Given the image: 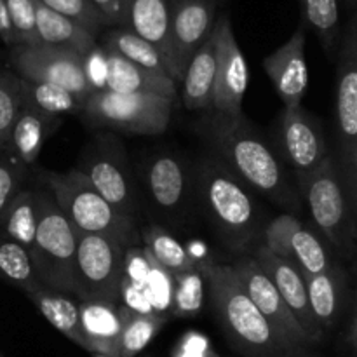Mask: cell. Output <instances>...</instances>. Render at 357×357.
Returning a JSON list of instances; mask_svg holds the SVG:
<instances>
[{
	"mask_svg": "<svg viewBox=\"0 0 357 357\" xmlns=\"http://www.w3.org/2000/svg\"><path fill=\"white\" fill-rule=\"evenodd\" d=\"M20 45L40 44L37 31V0H6Z\"/></svg>",
	"mask_w": 357,
	"mask_h": 357,
	"instance_id": "cell-37",
	"label": "cell"
},
{
	"mask_svg": "<svg viewBox=\"0 0 357 357\" xmlns=\"http://www.w3.org/2000/svg\"><path fill=\"white\" fill-rule=\"evenodd\" d=\"M0 357H3V356H2V354H0Z\"/></svg>",
	"mask_w": 357,
	"mask_h": 357,
	"instance_id": "cell-49",
	"label": "cell"
},
{
	"mask_svg": "<svg viewBox=\"0 0 357 357\" xmlns=\"http://www.w3.org/2000/svg\"><path fill=\"white\" fill-rule=\"evenodd\" d=\"M209 261H204L192 271L173 275V302H171V316L187 317L197 316L204 307L206 291H209Z\"/></svg>",
	"mask_w": 357,
	"mask_h": 357,
	"instance_id": "cell-30",
	"label": "cell"
},
{
	"mask_svg": "<svg viewBox=\"0 0 357 357\" xmlns=\"http://www.w3.org/2000/svg\"><path fill=\"white\" fill-rule=\"evenodd\" d=\"M171 2H178V0H171Z\"/></svg>",
	"mask_w": 357,
	"mask_h": 357,
	"instance_id": "cell-48",
	"label": "cell"
},
{
	"mask_svg": "<svg viewBox=\"0 0 357 357\" xmlns=\"http://www.w3.org/2000/svg\"><path fill=\"white\" fill-rule=\"evenodd\" d=\"M143 250L169 274L192 271L204 261H199L180 241L159 225H146L142 230Z\"/></svg>",
	"mask_w": 357,
	"mask_h": 357,
	"instance_id": "cell-28",
	"label": "cell"
},
{
	"mask_svg": "<svg viewBox=\"0 0 357 357\" xmlns=\"http://www.w3.org/2000/svg\"><path fill=\"white\" fill-rule=\"evenodd\" d=\"M23 103V79L10 68V65L0 63V153L6 152L10 131Z\"/></svg>",
	"mask_w": 357,
	"mask_h": 357,
	"instance_id": "cell-35",
	"label": "cell"
},
{
	"mask_svg": "<svg viewBox=\"0 0 357 357\" xmlns=\"http://www.w3.org/2000/svg\"><path fill=\"white\" fill-rule=\"evenodd\" d=\"M202 132L216 155L251 190L291 211L300 208L302 195L293 188L281 160L251 129L244 115L225 117L213 112L202 122Z\"/></svg>",
	"mask_w": 357,
	"mask_h": 357,
	"instance_id": "cell-1",
	"label": "cell"
},
{
	"mask_svg": "<svg viewBox=\"0 0 357 357\" xmlns=\"http://www.w3.org/2000/svg\"><path fill=\"white\" fill-rule=\"evenodd\" d=\"M351 344L354 347V351L357 352V307H356V314L354 319H352V326H351Z\"/></svg>",
	"mask_w": 357,
	"mask_h": 357,
	"instance_id": "cell-44",
	"label": "cell"
},
{
	"mask_svg": "<svg viewBox=\"0 0 357 357\" xmlns=\"http://www.w3.org/2000/svg\"><path fill=\"white\" fill-rule=\"evenodd\" d=\"M349 195H351V201L352 206H354V211H356V218H357V162H356V171H354V178H352L351 185H349Z\"/></svg>",
	"mask_w": 357,
	"mask_h": 357,
	"instance_id": "cell-43",
	"label": "cell"
},
{
	"mask_svg": "<svg viewBox=\"0 0 357 357\" xmlns=\"http://www.w3.org/2000/svg\"><path fill=\"white\" fill-rule=\"evenodd\" d=\"M296 185L314 227L344 260L357 255V218L351 195L333 155L316 171L296 176Z\"/></svg>",
	"mask_w": 357,
	"mask_h": 357,
	"instance_id": "cell-5",
	"label": "cell"
},
{
	"mask_svg": "<svg viewBox=\"0 0 357 357\" xmlns=\"http://www.w3.org/2000/svg\"><path fill=\"white\" fill-rule=\"evenodd\" d=\"M275 143L296 176L312 173L331 155L323 129L302 107L282 110Z\"/></svg>",
	"mask_w": 357,
	"mask_h": 357,
	"instance_id": "cell-14",
	"label": "cell"
},
{
	"mask_svg": "<svg viewBox=\"0 0 357 357\" xmlns=\"http://www.w3.org/2000/svg\"><path fill=\"white\" fill-rule=\"evenodd\" d=\"M261 244L278 257L296 265L305 278L323 274L340 264L323 234L310 229L293 213H284L271 220L265 227Z\"/></svg>",
	"mask_w": 357,
	"mask_h": 357,
	"instance_id": "cell-10",
	"label": "cell"
},
{
	"mask_svg": "<svg viewBox=\"0 0 357 357\" xmlns=\"http://www.w3.org/2000/svg\"><path fill=\"white\" fill-rule=\"evenodd\" d=\"M28 167L6 152L0 153V215L9 202L24 188Z\"/></svg>",
	"mask_w": 357,
	"mask_h": 357,
	"instance_id": "cell-38",
	"label": "cell"
},
{
	"mask_svg": "<svg viewBox=\"0 0 357 357\" xmlns=\"http://www.w3.org/2000/svg\"><path fill=\"white\" fill-rule=\"evenodd\" d=\"M345 2H347L351 7H354L356 3H357V0H345Z\"/></svg>",
	"mask_w": 357,
	"mask_h": 357,
	"instance_id": "cell-46",
	"label": "cell"
},
{
	"mask_svg": "<svg viewBox=\"0 0 357 357\" xmlns=\"http://www.w3.org/2000/svg\"><path fill=\"white\" fill-rule=\"evenodd\" d=\"M174 357H216L211 342L197 331H188L178 344Z\"/></svg>",
	"mask_w": 357,
	"mask_h": 357,
	"instance_id": "cell-40",
	"label": "cell"
},
{
	"mask_svg": "<svg viewBox=\"0 0 357 357\" xmlns=\"http://www.w3.org/2000/svg\"><path fill=\"white\" fill-rule=\"evenodd\" d=\"M230 265H232L237 279L244 286L250 298L253 300L258 310L264 314L265 319L274 326V330L295 347H305L309 344L305 331L302 330L289 307L286 305L284 298L275 288L274 281L268 278L261 265L255 260L253 255H250V257L243 255Z\"/></svg>",
	"mask_w": 357,
	"mask_h": 357,
	"instance_id": "cell-13",
	"label": "cell"
},
{
	"mask_svg": "<svg viewBox=\"0 0 357 357\" xmlns=\"http://www.w3.org/2000/svg\"><path fill=\"white\" fill-rule=\"evenodd\" d=\"M174 100L155 94L93 93L82 108V121L94 129H114L153 136L169 128Z\"/></svg>",
	"mask_w": 357,
	"mask_h": 357,
	"instance_id": "cell-7",
	"label": "cell"
},
{
	"mask_svg": "<svg viewBox=\"0 0 357 357\" xmlns=\"http://www.w3.org/2000/svg\"><path fill=\"white\" fill-rule=\"evenodd\" d=\"M40 181L79 234L107 236L128 248H138L142 243V230L136 227L135 218L117 211L91 187L77 167L68 173L42 171Z\"/></svg>",
	"mask_w": 357,
	"mask_h": 357,
	"instance_id": "cell-4",
	"label": "cell"
},
{
	"mask_svg": "<svg viewBox=\"0 0 357 357\" xmlns=\"http://www.w3.org/2000/svg\"><path fill=\"white\" fill-rule=\"evenodd\" d=\"M82 68L91 93L107 91L110 59H108V51L103 44H96L82 56Z\"/></svg>",
	"mask_w": 357,
	"mask_h": 357,
	"instance_id": "cell-39",
	"label": "cell"
},
{
	"mask_svg": "<svg viewBox=\"0 0 357 357\" xmlns=\"http://www.w3.org/2000/svg\"><path fill=\"white\" fill-rule=\"evenodd\" d=\"M131 248L98 234H79L77 298L121 300Z\"/></svg>",
	"mask_w": 357,
	"mask_h": 357,
	"instance_id": "cell-8",
	"label": "cell"
},
{
	"mask_svg": "<svg viewBox=\"0 0 357 357\" xmlns=\"http://www.w3.org/2000/svg\"><path fill=\"white\" fill-rule=\"evenodd\" d=\"M93 357H112V356H105V354H93Z\"/></svg>",
	"mask_w": 357,
	"mask_h": 357,
	"instance_id": "cell-47",
	"label": "cell"
},
{
	"mask_svg": "<svg viewBox=\"0 0 357 357\" xmlns=\"http://www.w3.org/2000/svg\"><path fill=\"white\" fill-rule=\"evenodd\" d=\"M310 305L319 326L324 331L331 330L338 323L345 307L349 291V278L340 264L330 271L307 278Z\"/></svg>",
	"mask_w": 357,
	"mask_h": 357,
	"instance_id": "cell-24",
	"label": "cell"
},
{
	"mask_svg": "<svg viewBox=\"0 0 357 357\" xmlns=\"http://www.w3.org/2000/svg\"><path fill=\"white\" fill-rule=\"evenodd\" d=\"M107 51L108 59H110V75H108L107 91L117 94H155V96L176 100L178 82L173 77L162 75V73L135 65L119 52L112 51L110 47H107Z\"/></svg>",
	"mask_w": 357,
	"mask_h": 357,
	"instance_id": "cell-22",
	"label": "cell"
},
{
	"mask_svg": "<svg viewBox=\"0 0 357 357\" xmlns=\"http://www.w3.org/2000/svg\"><path fill=\"white\" fill-rule=\"evenodd\" d=\"M38 216V188H23L0 215V236L21 244L31 253L37 237Z\"/></svg>",
	"mask_w": 357,
	"mask_h": 357,
	"instance_id": "cell-27",
	"label": "cell"
},
{
	"mask_svg": "<svg viewBox=\"0 0 357 357\" xmlns=\"http://www.w3.org/2000/svg\"><path fill=\"white\" fill-rule=\"evenodd\" d=\"M145 183L157 209L166 215H178L195 192V173L176 153L160 152L150 157L146 164Z\"/></svg>",
	"mask_w": 357,
	"mask_h": 357,
	"instance_id": "cell-18",
	"label": "cell"
},
{
	"mask_svg": "<svg viewBox=\"0 0 357 357\" xmlns=\"http://www.w3.org/2000/svg\"><path fill=\"white\" fill-rule=\"evenodd\" d=\"M37 31L40 44L68 49V51L79 52L80 56L86 54L98 44L96 35L93 31L70 17L61 16L49 7L42 6L40 2H37Z\"/></svg>",
	"mask_w": 357,
	"mask_h": 357,
	"instance_id": "cell-26",
	"label": "cell"
},
{
	"mask_svg": "<svg viewBox=\"0 0 357 357\" xmlns=\"http://www.w3.org/2000/svg\"><path fill=\"white\" fill-rule=\"evenodd\" d=\"M0 40L7 45V49H13L16 45H20L16 31H14L13 21H10L6 0H0Z\"/></svg>",
	"mask_w": 357,
	"mask_h": 357,
	"instance_id": "cell-42",
	"label": "cell"
},
{
	"mask_svg": "<svg viewBox=\"0 0 357 357\" xmlns=\"http://www.w3.org/2000/svg\"><path fill=\"white\" fill-rule=\"evenodd\" d=\"M171 16V0H126L122 28H128L129 31L155 45L169 63Z\"/></svg>",
	"mask_w": 357,
	"mask_h": 357,
	"instance_id": "cell-21",
	"label": "cell"
},
{
	"mask_svg": "<svg viewBox=\"0 0 357 357\" xmlns=\"http://www.w3.org/2000/svg\"><path fill=\"white\" fill-rule=\"evenodd\" d=\"M91 2L100 10L107 24H119V26H122L126 0H91Z\"/></svg>",
	"mask_w": 357,
	"mask_h": 357,
	"instance_id": "cell-41",
	"label": "cell"
},
{
	"mask_svg": "<svg viewBox=\"0 0 357 357\" xmlns=\"http://www.w3.org/2000/svg\"><path fill=\"white\" fill-rule=\"evenodd\" d=\"M26 296L52 328H56L68 340L84 349L82 328H80V300L44 284H38L37 288L28 291Z\"/></svg>",
	"mask_w": 357,
	"mask_h": 357,
	"instance_id": "cell-25",
	"label": "cell"
},
{
	"mask_svg": "<svg viewBox=\"0 0 357 357\" xmlns=\"http://www.w3.org/2000/svg\"><path fill=\"white\" fill-rule=\"evenodd\" d=\"M218 0H178L171 16L169 65L174 80L181 82L185 68L215 30Z\"/></svg>",
	"mask_w": 357,
	"mask_h": 357,
	"instance_id": "cell-15",
	"label": "cell"
},
{
	"mask_svg": "<svg viewBox=\"0 0 357 357\" xmlns=\"http://www.w3.org/2000/svg\"><path fill=\"white\" fill-rule=\"evenodd\" d=\"M253 257L261 265V268L267 272L268 278L274 281L275 288L284 298L286 305L289 307L295 319L305 331L309 344H317V342L323 340L324 330L314 317L309 288H307V278L303 275V272L296 265L289 264L288 260L272 253L264 244L255 248Z\"/></svg>",
	"mask_w": 357,
	"mask_h": 357,
	"instance_id": "cell-16",
	"label": "cell"
},
{
	"mask_svg": "<svg viewBox=\"0 0 357 357\" xmlns=\"http://www.w3.org/2000/svg\"><path fill=\"white\" fill-rule=\"evenodd\" d=\"M289 357H310V356H307L305 352L300 351V352H296V354H293V356H289Z\"/></svg>",
	"mask_w": 357,
	"mask_h": 357,
	"instance_id": "cell-45",
	"label": "cell"
},
{
	"mask_svg": "<svg viewBox=\"0 0 357 357\" xmlns=\"http://www.w3.org/2000/svg\"><path fill=\"white\" fill-rule=\"evenodd\" d=\"M42 6L49 7L54 13L61 14V16L70 17L75 23L82 24L94 35L103 26H107V21L101 16L100 10L93 6L91 0H37Z\"/></svg>",
	"mask_w": 357,
	"mask_h": 357,
	"instance_id": "cell-36",
	"label": "cell"
},
{
	"mask_svg": "<svg viewBox=\"0 0 357 357\" xmlns=\"http://www.w3.org/2000/svg\"><path fill=\"white\" fill-rule=\"evenodd\" d=\"M181 101L187 110H213L216 86L215 35L202 44L181 77Z\"/></svg>",
	"mask_w": 357,
	"mask_h": 357,
	"instance_id": "cell-23",
	"label": "cell"
},
{
	"mask_svg": "<svg viewBox=\"0 0 357 357\" xmlns=\"http://www.w3.org/2000/svg\"><path fill=\"white\" fill-rule=\"evenodd\" d=\"M103 44L107 45V47H110L112 51L124 56L126 59L132 61L135 65L143 66V68L146 70H152V72L162 73V75L173 77L169 63L164 58L162 52H160L155 45L146 42L145 38L138 37L136 33L129 31L128 28L121 26L110 30L107 33V37H105Z\"/></svg>",
	"mask_w": 357,
	"mask_h": 357,
	"instance_id": "cell-29",
	"label": "cell"
},
{
	"mask_svg": "<svg viewBox=\"0 0 357 357\" xmlns=\"http://www.w3.org/2000/svg\"><path fill=\"white\" fill-rule=\"evenodd\" d=\"M0 279L16 286L26 295L38 284L31 253L21 244L0 236Z\"/></svg>",
	"mask_w": 357,
	"mask_h": 357,
	"instance_id": "cell-34",
	"label": "cell"
},
{
	"mask_svg": "<svg viewBox=\"0 0 357 357\" xmlns=\"http://www.w3.org/2000/svg\"><path fill=\"white\" fill-rule=\"evenodd\" d=\"M195 197L220 239L234 253H246L264 239L267 223L250 187L220 157H204L195 167Z\"/></svg>",
	"mask_w": 357,
	"mask_h": 357,
	"instance_id": "cell-2",
	"label": "cell"
},
{
	"mask_svg": "<svg viewBox=\"0 0 357 357\" xmlns=\"http://www.w3.org/2000/svg\"><path fill=\"white\" fill-rule=\"evenodd\" d=\"M40 216L31 258L38 281L56 291L77 296L79 232L59 209L47 188H38Z\"/></svg>",
	"mask_w": 357,
	"mask_h": 357,
	"instance_id": "cell-6",
	"label": "cell"
},
{
	"mask_svg": "<svg viewBox=\"0 0 357 357\" xmlns=\"http://www.w3.org/2000/svg\"><path fill=\"white\" fill-rule=\"evenodd\" d=\"M213 35L216 40V86L211 112L225 117H241L244 115L243 100L250 84V65L229 17L216 20Z\"/></svg>",
	"mask_w": 357,
	"mask_h": 357,
	"instance_id": "cell-12",
	"label": "cell"
},
{
	"mask_svg": "<svg viewBox=\"0 0 357 357\" xmlns=\"http://www.w3.org/2000/svg\"><path fill=\"white\" fill-rule=\"evenodd\" d=\"M23 94L26 103L33 105L35 108L52 117L63 119V115L82 114V108L86 105V101L80 100L77 94L70 93L65 87L38 82V80L23 79Z\"/></svg>",
	"mask_w": 357,
	"mask_h": 357,
	"instance_id": "cell-31",
	"label": "cell"
},
{
	"mask_svg": "<svg viewBox=\"0 0 357 357\" xmlns=\"http://www.w3.org/2000/svg\"><path fill=\"white\" fill-rule=\"evenodd\" d=\"M7 59L10 68L23 79L56 84L84 101L93 94L87 86L79 52L44 44L16 45L9 49Z\"/></svg>",
	"mask_w": 357,
	"mask_h": 357,
	"instance_id": "cell-11",
	"label": "cell"
},
{
	"mask_svg": "<svg viewBox=\"0 0 357 357\" xmlns=\"http://www.w3.org/2000/svg\"><path fill=\"white\" fill-rule=\"evenodd\" d=\"M209 298L223 333L248 357H289L303 349L289 344L258 310L232 265L209 261Z\"/></svg>",
	"mask_w": 357,
	"mask_h": 357,
	"instance_id": "cell-3",
	"label": "cell"
},
{
	"mask_svg": "<svg viewBox=\"0 0 357 357\" xmlns=\"http://www.w3.org/2000/svg\"><path fill=\"white\" fill-rule=\"evenodd\" d=\"M61 124V117L44 114L33 105L24 101L23 108L14 122L13 131H10L6 153L23 166L31 167L37 162L45 142L58 131Z\"/></svg>",
	"mask_w": 357,
	"mask_h": 357,
	"instance_id": "cell-20",
	"label": "cell"
},
{
	"mask_svg": "<svg viewBox=\"0 0 357 357\" xmlns=\"http://www.w3.org/2000/svg\"><path fill=\"white\" fill-rule=\"evenodd\" d=\"M126 310L119 300H80L84 351L117 357Z\"/></svg>",
	"mask_w": 357,
	"mask_h": 357,
	"instance_id": "cell-19",
	"label": "cell"
},
{
	"mask_svg": "<svg viewBox=\"0 0 357 357\" xmlns=\"http://www.w3.org/2000/svg\"><path fill=\"white\" fill-rule=\"evenodd\" d=\"M303 26H309L328 52L340 44V7L338 0H300Z\"/></svg>",
	"mask_w": 357,
	"mask_h": 357,
	"instance_id": "cell-32",
	"label": "cell"
},
{
	"mask_svg": "<svg viewBox=\"0 0 357 357\" xmlns=\"http://www.w3.org/2000/svg\"><path fill=\"white\" fill-rule=\"evenodd\" d=\"M77 169L117 211L128 216L135 215V181L124 146L117 138L110 135L94 138L84 150Z\"/></svg>",
	"mask_w": 357,
	"mask_h": 357,
	"instance_id": "cell-9",
	"label": "cell"
},
{
	"mask_svg": "<svg viewBox=\"0 0 357 357\" xmlns=\"http://www.w3.org/2000/svg\"><path fill=\"white\" fill-rule=\"evenodd\" d=\"M167 317L169 316L160 312H135L128 307L117 357L138 356L160 333Z\"/></svg>",
	"mask_w": 357,
	"mask_h": 357,
	"instance_id": "cell-33",
	"label": "cell"
},
{
	"mask_svg": "<svg viewBox=\"0 0 357 357\" xmlns=\"http://www.w3.org/2000/svg\"><path fill=\"white\" fill-rule=\"evenodd\" d=\"M264 70L284 108H300L309 89V65L305 56V26L264 59Z\"/></svg>",
	"mask_w": 357,
	"mask_h": 357,
	"instance_id": "cell-17",
	"label": "cell"
}]
</instances>
